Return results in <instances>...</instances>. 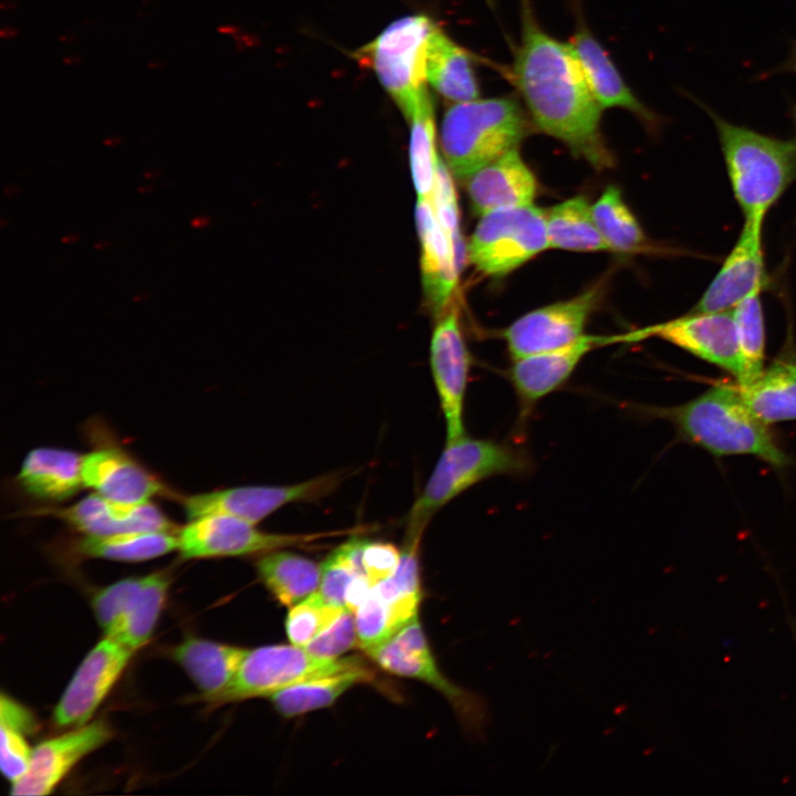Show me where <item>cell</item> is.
I'll list each match as a JSON object with an SVG mask.
<instances>
[{
	"instance_id": "1",
	"label": "cell",
	"mask_w": 796,
	"mask_h": 796,
	"mask_svg": "<svg viewBox=\"0 0 796 796\" xmlns=\"http://www.w3.org/2000/svg\"><path fill=\"white\" fill-rule=\"evenodd\" d=\"M522 30L511 76L536 127L564 143L596 169L614 158L600 129L603 107L594 96L568 43L548 35L522 0Z\"/></svg>"
},
{
	"instance_id": "2",
	"label": "cell",
	"mask_w": 796,
	"mask_h": 796,
	"mask_svg": "<svg viewBox=\"0 0 796 796\" xmlns=\"http://www.w3.org/2000/svg\"><path fill=\"white\" fill-rule=\"evenodd\" d=\"M647 410L670 421L682 439L715 457L748 454L776 468L789 463L768 425L745 402L737 383H718L682 405Z\"/></svg>"
},
{
	"instance_id": "3",
	"label": "cell",
	"mask_w": 796,
	"mask_h": 796,
	"mask_svg": "<svg viewBox=\"0 0 796 796\" xmlns=\"http://www.w3.org/2000/svg\"><path fill=\"white\" fill-rule=\"evenodd\" d=\"M734 198L744 220L764 222L796 179V140H782L712 114Z\"/></svg>"
},
{
	"instance_id": "4",
	"label": "cell",
	"mask_w": 796,
	"mask_h": 796,
	"mask_svg": "<svg viewBox=\"0 0 796 796\" xmlns=\"http://www.w3.org/2000/svg\"><path fill=\"white\" fill-rule=\"evenodd\" d=\"M527 133L520 104L511 97L454 103L444 114L440 142L452 174L467 180L519 147Z\"/></svg>"
},
{
	"instance_id": "5",
	"label": "cell",
	"mask_w": 796,
	"mask_h": 796,
	"mask_svg": "<svg viewBox=\"0 0 796 796\" xmlns=\"http://www.w3.org/2000/svg\"><path fill=\"white\" fill-rule=\"evenodd\" d=\"M531 467L520 449L467 434L446 441L422 492L412 504L406 533L423 534L431 517L476 483L498 475H517Z\"/></svg>"
},
{
	"instance_id": "6",
	"label": "cell",
	"mask_w": 796,
	"mask_h": 796,
	"mask_svg": "<svg viewBox=\"0 0 796 796\" xmlns=\"http://www.w3.org/2000/svg\"><path fill=\"white\" fill-rule=\"evenodd\" d=\"M437 25L423 14L390 23L355 56L370 67L407 121L430 93L427 88V50Z\"/></svg>"
},
{
	"instance_id": "7",
	"label": "cell",
	"mask_w": 796,
	"mask_h": 796,
	"mask_svg": "<svg viewBox=\"0 0 796 796\" xmlns=\"http://www.w3.org/2000/svg\"><path fill=\"white\" fill-rule=\"evenodd\" d=\"M549 248L546 211L532 205L481 216L467 249L471 265L486 276H504Z\"/></svg>"
},
{
	"instance_id": "8",
	"label": "cell",
	"mask_w": 796,
	"mask_h": 796,
	"mask_svg": "<svg viewBox=\"0 0 796 796\" xmlns=\"http://www.w3.org/2000/svg\"><path fill=\"white\" fill-rule=\"evenodd\" d=\"M360 661L355 657H316L295 645L248 650L230 685L214 704L270 696L290 685L350 668Z\"/></svg>"
},
{
	"instance_id": "9",
	"label": "cell",
	"mask_w": 796,
	"mask_h": 796,
	"mask_svg": "<svg viewBox=\"0 0 796 796\" xmlns=\"http://www.w3.org/2000/svg\"><path fill=\"white\" fill-rule=\"evenodd\" d=\"M343 475L326 473L289 485H248L196 493L181 498L188 521L224 515L256 525L280 507L320 500L339 485Z\"/></svg>"
},
{
	"instance_id": "10",
	"label": "cell",
	"mask_w": 796,
	"mask_h": 796,
	"mask_svg": "<svg viewBox=\"0 0 796 796\" xmlns=\"http://www.w3.org/2000/svg\"><path fill=\"white\" fill-rule=\"evenodd\" d=\"M339 534H281L256 528V525L224 515H210L189 521L177 532L178 552L184 558L234 557L264 554L284 547L308 544Z\"/></svg>"
},
{
	"instance_id": "11",
	"label": "cell",
	"mask_w": 796,
	"mask_h": 796,
	"mask_svg": "<svg viewBox=\"0 0 796 796\" xmlns=\"http://www.w3.org/2000/svg\"><path fill=\"white\" fill-rule=\"evenodd\" d=\"M384 670L421 680L452 704L461 721L470 729H479L483 708L476 698L450 682L438 669L417 617L399 629L389 640L366 651Z\"/></svg>"
},
{
	"instance_id": "12",
	"label": "cell",
	"mask_w": 796,
	"mask_h": 796,
	"mask_svg": "<svg viewBox=\"0 0 796 796\" xmlns=\"http://www.w3.org/2000/svg\"><path fill=\"white\" fill-rule=\"evenodd\" d=\"M601 293V284H597L575 297L531 311L513 322L502 335L512 360L582 337Z\"/></svg>"
},
{
	"instance_id": "13",
	"label": "cell",
	"mask_w": 796,
	"mask_h": 796,
	"mask_svg": "<svg viewBox=\"0 0 796 796\" xmlns=\"http://www.w3.org/2000/svg\"><path fill=\"white\" fill-rule=\"evenodd\" d=\"M430 368L446 423V441L465 434L463 411L471 356L464 341L458 310L444 311L430 342Z\"/></svg>"
},
{
	"instance_id": "14",
	"label": "cell",
	"mask_w": 796,
	"mask_h": 796,
	"mask_svg": "<svg viewBox=\"0 0 796 796\" xmlns=\"http://www.w3.org/2000/svg\"><path fill=\"white\" fill-rule=\"evenodd\" d=\"M658 337L713 364L735 379L741 374L737 334L732 310L687 313L668 322L629 333L630 343Z\"/></svg>"
},
{
	"instance_id": "15",
	"label": "cell",
	"mask_w": 796,
	"mask_h": 796,
	"mask_svg": "<svg viewBox=\"0 0 796 796\" xmlns=\"http://www.w3.org/2000/svg\"><path fill=\"white\" fill-rule=\"evenodd\" d=\"M134 652L105 636L80 663L59 700L53 720L59 727H77L91 722L122 675Z\"/></svg>"
},
{
	"instance_id": "16",
	"label": "cell",
	"mask_w": 796,
	"mask_h": 796,
	"mask_svg": "<svg viewBox=\"0 0 796 796\" xmlns=\"http://www.w3.org/2000/svg\"><path fill=\"white\" fill-rule=\"evenodd\" d=\"M621 342H626V334H584L567 345L514 359L507 377L520 405V417H527L540 400L561 388L589 352Z\"/></svg>"
},
{
	"instance_id": "17",
	"label": "cell",
	"mask_w": 796,
	"mask_h": 796,
	"mask_svg": "<svg viewBox=\"0 0 796 796\" xmlns=\"http://www.w3.org/2000/svg\"><path fill=\"white\" fill-rule=\"evenodd\" d=\"M113 736L109 725L96 720L73 727L32 748L27 772L11 784L15 796L49 795L70 771L85 756L100 748Z\"/></svg>"
},
{
	"instance_id": "18",
	"label": "cell",
	"mask_w": 796,
	"mask_h": 796,
	"mask_svg": "<svg viewBox=\"0 0 796 796\" xmlns=\"http://www.w3.org/2000/svg\"><path fill=\"white\" fill-rule=\"evenodd\" d=\"M763 222L744 220L741 233L722 266L689 313L732 310L765 283Z\"/></svg>"
},
{
	"instance_id": "19",
	"label": "cell",
	"mask_w": 796,
	"mask_h": 796,
	"mask_svg": "<svg viewBox=\"0 0 796 796\" xmlns=\"http://www.w3.org/2000/svg\"><path fill=\"white\" fill-rule=\"evenodd\" d=\"M36 513L55 517L83 535L178 532L172 521L151 501L122 503L94 492L71 506L42 509Z\"/></svg>"
},
{
	"instance_id": "20",
	"label": "cell",
	"mask_w": 796,
	"mask_h": 796,
	"mask_svg": "<svg viewBox=\"0 0 796 796\" xmlns=\"http://www.w3.org/2000/svg\"><path fill=\"white\" fill-rule=\"evenodd\" d=\"M82 479L86 488L101 496L122 503L150 501L166 493V485L125 450L100 447L82 459Z\"/></svg>"
},
{
	"instance_id": "21",
	"label": "cell",
	"mask_w": 796,
	"mask_h": 796,
	"mask_svg": "<svg viewBox=\"0 0 796 796\" xmlns=\"http://www.w3.org/2000/svg\"><path fill=\"white\" fill-rule=\"evenodd\" d=\"M416 220L425 292L434 312L442 314L458 282L457 242L443 229L431 193L418 196Z\"/></svg>"
},
{
	"instance_id": "22",
	"label": "cell",
	"mask_w": 796,
	"mask_h": 796,
	"mask_svg": "<svg viewBox=\"0 0 796 796\" xmlns=\"http://www.w3.org/2000/svg\"><path fill=\"white\" fill-rule=\"evenodd\" d=\"M465 182L472 209L480 217L532 205L537 193L535 175L517 148L476 170Z\"/></svg>"
},
{
	"instance_id": "23",
	"label": "cell",
	"mask_w": 796,
	"mask_h": 796,
	"mask_svg": "<svg viewBox=\"0 0 796 796\" xmlns=\"http://www.w3.org/2000/svg\"><path fill=\"white\" fill-rule=\"evenodd\" d=\"M82 459L83 454L69 449L34 448L21 463L18 483L35 499L48 502L66 501L84 486Z\"/></svg>"
},
{
	"instance_id": "24",
	"label": "cell",
	"mask_w": 796,
	"mask_h": 796,
	"mask_svg": "<svg viewBox=\"0 0 796 796\" xmlns=\"http://www.w3.org/2000/svg\"><path fill=\"white\" fill-rule=\"evenodd\" d=\"M578 60L586 81L599 105L604 108L619 107L645 121H652V114L626 85L619 71L601 44L579 20L568 42Z\"/></svg>"
},
{
	"instance_id": "25",
	"label": "cell",
	"mask_w": 796,
	"mask_h": 796,
	"mask_svg": "<svg viewBox=\"0 0 796 796\" xmlns=\"http://www.w3.org/2000/svg\"><path fill=\"white\" fill-rule=\"evenodd\" d=\"M247 649L198 637L182 640L171 657L188 673L203 699L214 703L233 680Z\"/></svg>"
},
{
	"instance_id": "26",
	"label": "cell",
	"mask_w": 796,
	"mask_h": 796,
	"mask_svg": "<svg viewBox=\"0 0 796 796\" xmlns=\"http://www.w3.org/2000/svg\"><path fill=\"white\" fill-rule=\"evenodd\" d=\"M170 577L167 572L142 576L114 628L105 636L133 652L150 639L164 608Z\"/></svg>"
},
{
	"instance_id": "27",
	"label": "cell",
	"mask_w": 796,
	"mask_h": 796,
	"mask_svg": "<svg viewBox=\"0 0 796 796\" xmlns=\"http://www.w3.org/2000/svg\"><path fill=\"white\" fill-rule=\"evenodd\" d=\"M426 69L428 83L444 98L462 103L479 97L469 54L438 27L428 43Z\"/></svg>"
},
{
	"instance_id": "28",
	"label": "cell",
	"mask_w": 796,
	"mask_h": 796,
	"mask_svg": "<svg viewBox=\"0 0 796 796\" xmlns=\"http://www.w3.org/2000/svg\"><path fill=\"white\" fill-rule=\"evenodd\" d=\"M373 681V671L360 661L350 668L290 685L269 698L280 714L293 718L329 706L353 685Z\"/></svg>"
},
{
	"instance_id": "29",
	"label": "cell",
	"mask_w": 796,
	"mask_h": 796,
	"mask_svg": "<svg viewBox=\"0 0 796 796\" xmlns=\"http://www.w3.org/2000/svg\"><path fill=\"white\" fill-rule=\"evenodd\" d=\"M255 568L265 587L285 606H294L320 587L321 565L282 548L261 554Z\"/></svg>"
},
{
	"instance_id": "30",
	"label": "cell",
	"mask_w": 796,
	"mask_h": 796,
	"mask_svg": "<svg viewBox=\"0 0 796 796\" xmlns=\"http://www.w3.org/2000/svg\"><path fill=\"white\" fill-rule=\"evenodd\" d=\"M177 549V532L166 531L82 534L73 545V551L80 556L118 562L149 561Z\"/></svg>"
},
{
	"instance_id": "31",
	"label": "cell",
	"mask_w": 796,
	"mask_h": 796,
	"mask_svg": "<svg viewBox=\"0 0 796 796\" xmlns=\"http://www.w3.org/2000/svg\"><path fill=\"white\" fill-rule=\"evenodd\" d=\"M741 390L752 412L764 423L796 420L795 360H775L755 381L741 387Z\"/></svg>"
},
{
	"instance_id": "32",
	"label": "cell",
	"mask_w": 796,
	"mask_h": 796,
	"mask_svg": "<svg viewBox=\"0 0 796 796\" xmlns=\"http://www.w3.org/2000/svg\"><path fill=\"white\" fill-rule=\"evenodd\" d=\"M546 231L549 248L580 252L609 250L596 226L591 205L583 196L549 208Z\"/></svg>"
},
{
	"instance_id": "33",
	"label": "cell",
	"mask_w": 796,
	"mask_h": 796,
	"mask_svg": "<svg viewBox=\"0 0 796 796\" xmlns=\"http://www.w3.org/2000/svg\"><path fill=\"white\" fill-rule=\"evenodd\" d=\"M35 727L33 715L20 703L4 694L0 699V766L12 783L28 769L32 748L27 735Z\"/></svg>"
},
{
	"instance_id": "34",
	"label": "cell",
	"mask_w": 796,
	"mask_h": 796,
	"mask_svg": "<svg viewBox=\"0 0 796 796\" xmlns=\"http://www.w3.org/2000/svg\"><path fill=\"white\" fill-rule=\"evenodd\" d=\"M761 292H754L732 308L741 358L736 383L741 387L755 381L764 370L765 325Z\"/></svg>"
},
{
	"instance_id": "35",
	"label": "cell",
	"mask_w": 796,
	"mask_h": 796,
	"mask_svg": "<svg viewBox=\"0 0 796 796\" xmlns=\"http://www.w3.org/2000/svg\"><path fill=\"white\" fill-rule=\"evenodd\" d=\"M591 208L596 226L609 250L636 252L645 248L647 240L642 228L617 187H607Z\"/></svg>"
},
{
	"instance_id": "36",
	"label": "cell",
	"mask_w": 796,
	"mask_h": 796,
	"mask_svg": "<svg viewBox=\"0 0 796 796\" xmlns=\"http://www.w3.org/2000/svg\"><path fill=\"white\" fill-rule=\"evenodd\" d=\"M409 157L418 196L432 192L440 158L436 149L434 113L431 95L422 101L411 118Z\"/></svg>"
},
{
	"instance_id": "37",
	"label": "cell",
	"mask_w": 796,
	"mask_h": 796,
	"mask_svg": "<svg viewBox=\"0 0 796 796\" xmlns=\"http://www.w3.org/2000/svg\"><path fill=\"white\" fill-rule=\"evenodd\" d=\"M364 542L354 536L336 547L322 563L318 593L325 600L345 607L348 587L357 577L365 575L360 562Z\"/></svg>"
},
{
	"instance_id": "38",
	"label": "cell",
	"mask_w": 796,
	"mask_h": 796,
	"mask_svg": "<svg viewBox=\"0 0 796 796\" xmlns=\"http://www.w3.org/2000/svg\"><path fill=\"white\" fill-rule=\"evenodd\" d=\"M345 609L344 606L325 600L318 591L295 604L285 620L291 643L305 647L327 629Z\"/></svg>"
},
{
	"instance_id": "39",
	"label": "cell",
	"mask_w": 796,
	"mask_h": 796,
	"mask_svg": "<svg viewBox=\"0 0 796 796\" xmlns=\"http://www.w3.org/2000/svg\"><path fill=\"white\" fill-rule=\"evenodd\" d=\"M354 617L358 645L365 651L386 642L409 622L389 603L375 594L373 588L354 611Z\"/></svg>"
},
{
	"instance_id": "40",
	"label": "cell",
	"mask_w": 796,
	"mask_h": 796,
	"mask_svg": "<svg viewBox=\"0 0 796 796\" xmlns=\"http://www.w3.org/2000/svg\"><path fill=\"white\" fill-rule=\"evenodd\" d=\"M358 642L354 612H344L322 633L304 648L312 654L322 658H337Z\"/></svg>"
},
{
	"instance_id": "41",
	"label": "cell",
	"mask_w": 796,
	"mask_h": 796,
	"mask_svg": "<svg viewBox=\"0 0 796 796\" xmlns=\"http://www.w3.org/2000/svg\"><path fill=\"white\" fill-rule=\"evenodd\" d=\"M140 577L118 580L100 590L93 598V610L104 633L107 635L118 621L123 609L138 586Z\"/></svg>"
},
{
	"instance_id": "42",
	"label": "cell",
	"mask_w": 796,
	"mask_h": 796,
	"mask_svg": "<svg viewBox=\"0 0 796 796\" xmlns=\"http://www.w3.org/2000/svg\"><path fill=\"white\" fill-rule=\"evenodd\" d=\"M360 562L368 582L374 587L395 574L400 562V549L391 543L365 540Z\"/></svg>"
},
{
	"instance_id": "43",
	"label": "cell",
	"mask_w": 796,
	"mask_h": 796,
	"mask_svg": "<svg viewBox=\"0 0 796 796\" xmlns=\"http://www.w3.org/2000/svg\"><path fill=\"white\" fill-rule=\"evenodd\" d=\"M209 223V218L206 216H197L191 219L190 224L193 229H202Z\"/></svg>"
},
{
	"instance_id": "44",
	"label": "cell",
	"mask_w": 796,
	"mask_h": 796,
	"mask_svg": "<svg viewBox=\"0 0 796 796\" xmlns=\"http://www.w3.org/2000/svg\"><path fill=\"white\" fill-rule=\"evenodd\" d=\"M17 33H18V31H17L15 29H13V28H11V27H9V28H8V27H3V28L1 29L0 35H1L2 39H11V38L15 36Z\"/></svg>"
},
{
	"instance_id": "45",
	"label": "cell",
	"mask_w": 796,
	"mask_h": 796,
	"mask_svg": "<svg viewBox=\"0 0 796 796\" xmlns=\"http://www.w3.org/2000/svg\"><path fill=\"white\" fill-rule=\"evenodd\" d=\"M78 239H80V237L77 234H66V235L62 237L61 241L64 243H72V242L77 241Z\"/></svg>"
},
{
	"instance_id": "46",
	"label": "cell",
	"mask_w": 796,
	"mask_h": 796,
	"mask_svg": "<svg viewBox=\"0 0 796 796\" xmlns=\"http://www.w3.org/2000/svg\"><path fill=\"white\" fill-rule=\"evenodd\" d=\"M121 142H122V138H119V137H111V138H106L104 140V144L107 146H114V145L119 144Z\"/></svg>"
},
{
	"instance_id": "47",
	"label": "cell",
	"mask_w": 796,
	"mask_h": 796,
	"mask_svg": "<svg viewBox=\"0 0 796 796\" xmlns=\"http://www.w3.org/2000/svg\"><path fill=\"white\" fill-rule=\"evenodd\" d=\"M78 61H80V59H78V57H74V56H70V57L64 59V62L67 63V64L77 63Z\"/></svg>"
},
{
	"instance_id": "48",
	"label": "cell",
	"mask_w": 796,
	"mask_h": 796,
	"mask_svg": "<svg viewBox=\"0 0 796 796\" xmlns=\"http://www.w3.org/2000/svg\"><path fill=\"white\" fill-rule=\"evenodd\" d=\"M107 245H108V243H106V242L105 243H96L95 248L96 249H105Z\"/></svg>"
},
{
	"instance_id": "49",
	"label": "cell",
	"mask_w": 796,
	"mask_h": 796,
	"mask_svg": "<svg viewBox=\"0 0 796 796\" xmlns=\"http://www.w3.org/2000/svg\"><path fill=\"white\" fill-rule=\"evenodd\" d=\"M149 190H151V187H143V186H142V187L139 188V191H140V192H146V191H149Z\"/></svg>"
},
{
	"instance_id": "50",
	"label": "cell",
	"mask_w": 796,
	"mask_h": 796,
	"mask_svg": "<svg viewBox=\"0 0 796 796\" xmlns=\"http://www.w3.org/2000/svg\"><path fill=\"white\" fill-rule=\"evenodd\" d=\"M794 119H795V124H796V107L794 108Z\"/></svg>"
}]
</instances>
